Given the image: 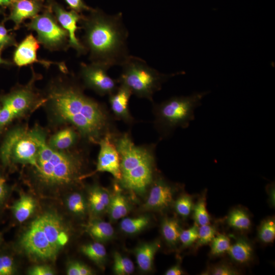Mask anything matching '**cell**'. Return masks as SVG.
Returning <instances> with one entry per match:
<instances>
[{"mask_svg": "<svg viewBox=\"0 0 275 275\" xmlns=\"http://www.w3.org/2000/svg\"><path fill=\"white\" fill-rule=\"evenodd\" d=\"M46 100L59 121L71 124L89 141L98 143L109 132L108 115L99 103L86 96L79 87L71 85L53 86Z\"/></svg>", "mask_w": 275, "mask_h": 275, "instance_id": "obj_1", "label": "cell"}, {"mask_svg": "<svg viewBox=\"0 0 275 275\" xmlns=\"http://www.w3.org/2000/svg\"><path fill=\"white\" fill-rule=\"evenodd\" d=\"M84 30L83 42L91 62L109 68L121 66L130 56L127 47L128 31L121 14L108 15L93 10L79 21Z\"/></svg>", "mask_w": 275, "mask_h": 275, "instance_id": "obj_2", "label": "cell"}, {"mask_svg": "<svg viewBox=\"0 0 275 275\" xmlns=\"http://www.w3.org/2000/svg\"><path fill=\"white\" fill-rule=\"evenodd\" d=\"M114 143L120 156L122 186L135 194H144L153 181L152 150L135 145L127 133L117 138Z\"/></svg>", "mask_w": 275, "mask_h": 275, "instance_id": "obj_3", "label": "cell"}, {"mask_svg": "<svg viewBox=\"0 0 275 275\" xmlns=\"http://www.w3.org/2000/svg\"><path fill=\"white\" fill-rule=\"evenodd\" d=\"M45 138L42 139L35 160L31 166L36 180L50 187L72 184L80 174V158L75 154L52 148Z\"/></svg>", "mask_w": 275, "mask_h": 275, "instance_id": "obj_4", "label": "cell"}, {"mask_svg": "<svg viewBox=\"0 0 275 275\" xmlns=\"http://www.w3.org/2000/svg\"><path fill=\"white\" fill-rule=\"evenodd\" d=\"M122 72L119 82L136 96L152 100L154 93L162 84L176 74H165L150 67L143 59L129 56L121 65Z\"/></svg>", "mask_w": 275, "mask_h": 275, "instance_id": "obj_5", "label": "cell"}, {"mask_svg": "<svg viewBox=\"0 0 275 275\" xmlns=\"http://www.w3.org/2000/svg\"><path fill=\"white\" fill-rule=\"evenodd\" d=\"M208 93V91L195 92L188 96L173 97L156 105V123L162 134L167 136L178 127H187L195 119V109Z\"/></svg>", "mask_w": 275, "mask_h": 275, "instance_id": "obj_6", "label": "cell"}, {"mask_svg": "<svg viewBox=\"0 0 275 275\" xmlns=\"http://www.w3.org/2000/svg\"><path fill=\"white\" fill-rule=\"evenodd\" d=\"M43 131L35 128L18 127L7 135L0 150V158L5 166L21 163L31 166L34 163L42 139Z\"/></svg>", "mask_w": 275, "mask_h": 275, "instance_id": "obj_7", "label": "cell"}, {"mask_svg": "<svg viewBox=\"0 0 275 275\" xmlns=\"http://www.w3.org/2000/svg\"><path fill=\"white\" fill-rule=\"evenodd\" d=\"M25 26L36 32L39 43L49 50H66L69 47L68 32L50 11L38 14Z\"/></svg>", "mask_w": 275, "mask_h": 275, "instance_id": "obj_8", "label": "cell"}, {"mask_svg": "<svg viewBox=\"0 0 275 275\" xmlns=\"http://www.w3.org/2000/svg\"><path fill=\"white\" fill-rule=\"evenodd\" d=\"M34 75L25 86L14 90L2 98L0 112V134L4 129L16 118L25 113L37 100L33 89Z\"/></svg>", "mask_w": 275, "mask_h": 275, "instance_id": "obj_9", "label": "cell"}, {"mask_svg": "<svg viewBox=\"0 0 275 275\" xmlns=\"http://www.w3.org/2000/svg\"><path fill=\"white\" fill-rule=\"evenodd\" d=\"M20 244L28 254L42 260H54L59 252L50 243L36 219L23 235Z\"/></svg>", "mask_w": 275, "mask_h": 275, "instance_id": "obj_10", "label": "cell"}, {"mask_svg": "<svg viewBox=\"0 0 275 275\" xmlns=\"http://www.w3.org/2000/svg\"><path fill=\"white\" fill-rule=\"evenodd\" d=\"M107 67L92 63L80 64V74L85 85L102 95H110L117 89V81L107 73Z\"/></svg>", "mask_w": 275, "mask_h": 275, "instance_id": "obj_11", "label": "cell"}, {"mask_svg": "<svg viewBox=\"0 0 275 275\" xmlns=\"http://www.w3.org/2000/svg\"><path fill=\"white\" fill-rule=\"evenodd\" d=\"M108 132L98 142L100 146L96 172H107L118 180L121 177L119 153Z\"/></svg>", "mask_w": 275, "mask_h": 275, "instance_id": "obj_12", "label": "cell"}, {"mask_svg": "<svg viewBox=\"0 0 275 275\" xmlns=\"http://www.w3.org/2000/svg\"><path fill=\"white\" fill-rule=\"evenodd\" d=\"M52 10L59 23L68 33L69 47L74 49L78 54L86 53L84 46L76 36V32L79 29L77 24L81 20L82 16L73 10L66 11L56 4L52 5Z\"/></svg>", "mask_w": 275, "mask_h": 275, "instance_id": "obj_13", "label": "cell"}, {"mask_svg": "<svg viewBox=\"0 0 275 275\" xmlns=\"http://www.w3.org/2000/svg\"><path fill=\"white\" fill-rule=\"evenodd\" d=\"M50 243L58 251L69 240L68 234L59 217L51 212L44 213L36 218Z\"/></svg>", "mask_w": 275, "mask_h": 275, "instance_id": "obj_14", "label": "cell"}, {"mask_svg": "<svg viewBox=\"0 0 275 275\" xmlns=\"http://www.w3.org/2000/svg\"><path fill=\"white\" fill-rule=\"evenodd\" d=\"M39 42L32 34H30L17 46L13 54L14 63L18 66H24L34 63H40L49 67L51 62L38 60L37 51Z\"/></svg>", "mask_w": 275, "mask_h": 275, "instance_id": "obj_15", "label": "cell"}, {"mask_svg": "<svg viewBox=\"0 0 275 275\" xmlns=\"http://www.w3.org/2000/svg\"><path fill=\"white\" fill-rule=\"evenodd\" d=\"M173 187L162 180L156 181L152 186L145 204V208L162 210L168 207L173 199Z\"/></svg>", "mask_w": 275, "mask_h": 275, "instance_id": "obj_16", "label": "cell"}, {"mask_svg": "<svg viewBox=\"0 0 275 275\" xmlns=\"http://www.w3.org/2000/svg\"><path fill=\"white\" fill-rule=\"evenodd\" d=\"M6 20L12 21L16 29L28 18L37 16L42 6V0H18L14 3Z\"/></svg>", "mask_w": 275, "mask_h": 275, "instance_id": "obj_17", "label": "cell"}, {"mask_svg": "<svg viewBox=\"0 0 275 275\" xmlns=\"http://www.w3.org/2000/svg\"><path fill=\"white\" fill-rule=\"evenodd\" d=\"M131 94L127 87L120 84L116 91L109 95L110 107L114 115L126 122H130L132 119L128 109Z\"/></svg>", "mask_w": 275, "mask_h": 275, "instance_id": "obj_18", "label": "cell"}, {"mask_svg": "<svg viewBox=\"0 0 275 275\" xmlns=\"http://www.w3.org/2000/svg\"><path fill=\"white\" fill-rule=\"evenodd\" d=\"M227 253L235 263L247 264L253 260L254 248L252 243L246 238L240 237L231 244Z\"/></svg>", "mask_w": 275, "mask_h": 275, "instance_id": "obj_19", "label": "cell"}, {"mask_svg": "<svg viewBox=\"0 0 275 275\" xmlns=\"http://www.w3.org/2000/svg\"><path fill=\"white\" fill-rule=\"evenodd\" d=\"M159 240L145 243L138 246L134 251L139 268L143 271L152 269L154 256L160 248Z\"/></svg>", "mask_w": 275, "mask_h": 275, "instance_id": "obj_20", "label": "cell"}, {"mask_svg": "<svg viewBox=\"0 0 275 275\" xmlns=\"http://www.w3.org/2000/svg\"><path fill=\"white\" fill-rule=\"evenodd\" d=\"M111 198L109 193L104 188L97 186L93 187L89 194V202L92 210L99 214L107 210Z\"/></svg>", "mask_w": 275, "mask_h": 275, "instance_id": "obj_21", "label": "cell"}, {"mask_svg": "<svg viewBox=\"0 0 275 275\" xmlns=\"http://www.w3.org/2000/svg\"><path fill=\"white\" fill-rule=\"evenodd\" d=\"M226 221L230 227L239 231H248L252 225L248 212L240 207L233 208L230 211Z\"/></svg>", "mask_w": 275, "mask_h": 275, "instance_id": "obj_22", "label": "cell"}, {"mask_svg": "<svg viewBox=\"0 0 275 275\" xmlns=\"http://www.w3.org/2000/svg\"><path fill=\"white\" fill-rule=\"evenodd\" d=\"M87 232L95 239L104 242L112 239L114 235V229L108 222L95 220L90 222L86 228Z\"/></svg>", "mask_w": 275, "mask_h": 275, "instance_id": "obj_23", "label": "cell"}, {"mask_svg": "<svg viewBox=\"0 0 275 275\" xmlns=\"http://www.w3.org/2000/svg\"><path fill=\"white\" fill-rule=\"evenodd\" d=\"M36 207L35 200L31 196L22 195L12 207L15 219L23 223L33 214Z\"/></svg>", "mask_w": 275, "mask_h": 275, "instance_id": "obj_24", "label": "cell"}, {"mask_svg": "<svg viewBox=\"0 0 275 275\" xmlns=\"http://www.w3.org/2000/svg\"><path fill=\"white\" fill-rule=\"evenodd\" d=\"M107 210L110 219L115 221L128 213L129 206L125 197L120 193H117L111 197Z\"/></svg>", "mask_w": 275, "mask_h": 275, "instance_id": "obj_25", "label": "cell"}, {"mask_svg": "<svg viewBox=\"0 0 275 275\" xmlns=\"http://www.w3.org/2000/svg\"><path fill=\"white\" fill-rule=\"evenodd\" d=\"M76 138V134L74 130L71 128H67L53 135L48 144L54 149L65 150L74 143Z\"/></svg>", "mask_w": 275, "mask_h": 275, "instance_id": "obj_26", "label": "cell"}, {"mask_svg": "<svg viewBox=\"0 0 275 275\" xmlns=\"http://www.w3.org/2000/svg\"><path fill=\"white\" fill-rule=\"evenodd\" d=\"M161 228L163 237L167 243L171 246L175 245L179 241L181 230L178 221L174 218H164Z\"/></svg>", "mask_w": 275, "mask_h": 275, "instance_id": "obj_27", "label": "cell"}, {"mask_svg": "<svg viewBox=\"0 0 275 275\" xmlns=\"http://www.w3.org/2000/svg\"><path fill=\"white\" fill-rule=\"evenodd\" d=\"M81 252L96 264L101 266L106 257L105 248L99 242H94L82 245Z\"/></svg>", "mask_w": 275, "mask_h": 275, "instance_id": "obj_28", "label": "cell"}, {"mask_svg": "<svg viewBox=\"0 0 275 275\" xmlns=\"http://www.w3.org/2000/svg\"><path fill=\"white\" fill-rule=\"evenodd\" d=\"M149 222V218L147 216L125 218L120 223V228L126 233L133 234L143 230L148 226Z\"/></svg>", "mask_w": 275, "mask_h": 275, "instance_id": "obj_29", "label": "cell"}, {"mask_svg": "<svg viewBox=\"0 0 275 275\" xmlns=\"http://www.w3.org/2000/svg\"><path fill=\"white\" fill-rule=\"evenodd\" d=\"M258 237L264 244L272 243L275 239V219L274 217L263 220L258 229Z\"/></svg>", "mask_w": 275, "mask_h": 275, "instance_id": "obj_30", "label": "cell"}, {"mask_svg": "<svg viewBox=\"0 0 275 275\" xmlns=\"http://www.w3.org/2000/svg\"><path fill=\"white\" fill-rule=\"evenodd\" d=\"M205 194L199 198L194 204L193 216L195 223L198 226H202L210 223V216L206 208Z\"/></svg>", "mask_w": 275, "mask_h": 275, "instance_id": "obj_31", "label": "cell"}, {"mask_svg": "<svg viewBox=\"0 0 275 275\" xmlns=\"http://www.w3.org/2000/svg\"><path fill=\"white\" fill-rule=\"evenodd\" d=\"M134 270L133 263L129 258L118 252L114 254L113 271L117 275H128Z\"/></svg>", "mask_w": 275, "mask_h": 275, "instance_id": "obj_32", "label": "cell"}, {"mask_svg": "<svg viewBox=\"0 0 275 275\" xmlns=\"http://www.w3.org/2000/svg\"><path fill=\"white\" fill-rule=\"evenodd\" d=\"M210 244V254L211 256H217L227 252L231 245L230 239L224 234L217 233Z\"/></svg>", "mask_w": 275, "mask_h": 275, "instance_id": "obj_33", "label": "cell"}, {"mask_svg": "<svg viewBox=\"0 0 275 275\" xmlns=\"http://www.w3.org/2000/svg\"><path fill=\"white\" fill-rule=\"evenodd\" d=\"M217 233L216 227L210 224L199 226L198 238L195 243V249L210 243Z\"/></svg>", "mask_w": 275, "mask_h": 275, "instance_id": "obj_34", "label": "cell"}, {"mask_svg": "<svg viewBox=\"0 0 275 275\" xmlns=\"http://www.w3.org/2000/svg\"><path fill=\"white\" fill-rule=\"evenodd\" d=\"M67 206L68 209L77 215L85 214L87 205L83 196L78 193H74L67 199Z\"/></svg>", "mask_w": 275, "mask_h": 275, "instance_id": "obj_35", "label": "cell"}, {"mask_svg": "<svg viewBox=\"0 0 275 275\" xmlns=\"http://www.w3.org/2000/svg\"><path fill=\"white\" fill-rule=\"evenodd\" d=\"M194 203L192 197L183 194L175 202V209L177 213L183 217H188L193 211Z\"/></svg>", "mask_w": 275, "mask_h": 275, "instance_id": "obj_36", "label": "cell"}, {"mask_svg": "<svg viewBox=\"0 0 275 275\" xmlns=\"http://www.w3.org/2000/svg\"><path fill=\"white\" fill-rule=\"evenodd\" d=\"M203 274L212 275H237L240 274V272L232 265L226 262H222L211 266Z\"/></svg>", "mask_w": 275, "mask_h": 275, "instance_id": "obj_37", "label": "cell"}, {"mask_svg": "<svg viewBox=\"0 0 275 275\" xmlns=\"http://www.w3.org/2000/svg\"><path fill=\"white\" fill-rule=\"evenodd\" d=\"M199 226L195 224L186 230H181L179 241L183 247L187 248L195 243L198 238Z\"/></svg>", "mask_w": 275, "mask_h": 275, "instance_id": "obj_38", "label": "cell"}, {"mask_svg": "<svg viewBox=\"0 0 275 275\" xmlns=\"http://www.w3.org/2000/svg\"><path fill=\"white\" fill-rule=\"evenodd\" d=\"M68 275H91L93 274L92 269L86 265L77 261L69 263L67 269Z\"/></svg>", "mask_w": 275, "mask_h": 275, "instance_id": "obj_39", "label": "cell"}, {"mask_svg": "<svg viewBox=\"0 0 275 275\" xmlns=\"http://www.w3.org/2000/svg\"><path fill=\"white\" fill-rule=\"evenodd\" d=\"M13 258L7 255H0V275H11L15 271Z\"/></svg>", "mask_w": 275, "mask_h": 275, "instance_id": "obj_40", "label": "cell"}, {"mask_svg": "<svg viewBox=\"0 0 275 275\" xmlns=\"http://www.w3.org/2000/svg\"><path fill=\"white\" fill-rule=\"evenodd\" d=\"M11 46H17V42L14 37L9 34L5 27L2 24H0V48L3 49Z\"/></svg>", "mask_w": 275, "mask_h": 275, "instance_id": "obj_41", "label": "cell"}, {"mask_svg": "<svg viewBox=\"0 0 275 275\" xmlns=\"http://www.w3.org/2000/svg\"><path fill=\"white\" fill-rule=\"evenodd\" d=\"M31 275H52L54 271L46 265H37L31 268L28 272Z\"/></svg>", "mask_w": 275, "mask_h": 275, "instance_id": "obj_42", "label": "cell"}, {"mask_svg": "<svg viewBox=\"0 0 275 275\" xmlns=\"http://www.w3.org/2000/svg\"><path fill=\"white\" fill-rule=\"evenodd\" d=\"M69 7L78 13L84 10H89L90 8L85 5L82 0H65Z\"/></svg>", "mask_w": 275, "mask_h": 275, "instance_id": "obj_43", "label": "cell"}, {"mask_svg": "<svg viewBox=\"0 0 275 275\" xmlns=\"http://www.w3.org/2000/svg\"><path fill=\"white\" fill-rule=\"evenodd\" d=\"M8 194V187L6 179L0 173V206L6 199Z\"/></svg>", "mask_w": 275, "mask_h": 275, "instance_id": "obj_44", "label": "cell"}, {"mask_svg": "<svg viewBox=\"0 0 275 275\" xmlns=\"http://www.w3.org/2000/svg\"><path fill=\"white\" fill-rule=\"evenodd\" d=\"M183 271L179 264H176L169 268L165 272L166 275H181Z\"/></svg>", "mask_w": 275, "mask_h": 275, "instance_id": "obj_45", "label": "cell"}, {"mask_svg": "<svg viewBox=\"0 0 275 275\" xmlns=\"http://www.w3.org/2000/svg\"><path fill=\"white\" fill-rule=\"evenodd\" d=\"M268 191L269 197V200L271 204L274 205V184L271 183L268 185Z\"/></svg>", "mask_w": 275, "mask_h": 275, "instance_id": "obj_46", "label": "cell"}, {"mask_svg": "<svg viewBox=\"0 0 275 275\" xmlns=\"http://www.w3.org/2000/svg\"><path fill=\"white\" fill-rule=\"evenodd\" d=\"M2 49L0 48V65H10L11 64V63L9 62L8 61H7L6 60H4L2 58L1 56V52L2 51Z\"/></svg>", "mask_w": 275, "mask_h": 275, "instance_id": "obj_47", "label": "cell"}, {"mask_svg": "<svg viewBox=\"0 0 275 275\" xmlns=\"http://www.w3.org/2000/svg\"><path fill=\"white\" fill-rule=\"evenodd\" d=\"M3 6H8L12 3L11 0H2Z\"/></svg>", "mask_w": 275, "mask_h": 275, "instance_id": "obj_48", "label": "cell"}, {"mask_svg": "<svg viewBox=\"0 0 275 275\" xmlns=\"http://www.w3.org/2000/svg\"><path fill=\"white\" fill-rule=\"evenodd\" d=\"M3 6V3H2V0H0V6Z\"/></svg>", "mask_w": 275, "mask_h": 275, "instance_id": "obj_49", "label": "cell"}, {"mask_svg": "<svg viewBox=\"0 0 275 275\" xmlns=\"http://www.w3.org/2000/svg\"><path fill=\"white\" fill-rule=\"evenodd\" d=\"M17 1H18V0H11L12 3H14V2H15Z\"/></svg>", "mask_w": 275, "mask_h": 275, "instance_id": "obj_50", "label": "cell"}, {"mask_svg": "<svg viewBox=\"0 0 275 275\" xmlns=\"http://www.w3.org/2000/svg\"><path fill=\"white\" fill-rule=\"evenodd\" d=\"M1 241H2V237H1V236L0 235V244L1 243Z\"/></svg>", "mask_w": 275, "mask_h": 275, "instance_id": "obj_51", "label": "cell"}, {"mask_svg": "<svg viewBox=\"0 0 275 275\" xmlns=\"http://www.w3.org/2000/svg\"><path fill=\"white\" fill-rule=\"evenodd\" d=\"M0 112H1V106H0Z\"/></svg>", "mask_w": 275, "mask_h": 275, "instance_id": "obj_52", "label": "cell"}]
</instances>
